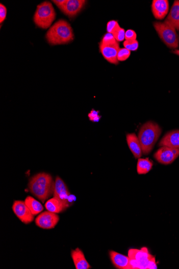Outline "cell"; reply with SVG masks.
<instances>
[{
	"label": "cell",
	"instance_id": "obj_1",
	"mask_svg": "<svg viewBox=\"0 0 179 269\" xmlns=\"http://www.w3.org/2000/svg\"><path fill=\"white\" fill-rule=\"evenodd\" d=\"M55 182L50 175L42 173L31 178L29 184L30 191L43 203L54 193Z\"/></svg>",
	"mask_w": 179,
	"mask_h": 269
},
{
	"label": "cell",
	"instance_id": "obj_2",
	"mask_svg": "<svg viewBox=\"0 0 179 269\" xmlns=\"http://www.w3.org/2000/svg\"><path fill=\"white\" fill-rule=\"evenodd\" d=\"M46 38L52 46L63 45L72 41L74 39V35L68 21L60 19L49 28Z\"/></svg>",
	"mask_w": 179,
	"mask_h": 269
},
{
	"label": "cell",
	"instance_id": "obj_3",
	"mask_svg": "<svg viewBox=\"0 0 179 269\" xmlns=\"http://www.w3.org/2000/svg\"><path fill=\"white\" fill-rule=\"evenodd\" d=\"M162 131L160 125L154 122H147L142 126L139 132L138 138L144 155L151 153L161 136Z\"/></svg>",
	"mask_w": 179,
	"mask_h": 269
},
{
	"label": "cell",
	"instance_id": "obj_4",
	"mask_svg": "<svg viewBox=\"0 0 179 269\" xmlns=\"http://www.w3.org/2000/svg\"><path fill=\"white\" fill-rule=\"evenodd\" d=\"M132 269H156L157 265L155 256L146 247L141 250L131 249L129 251Z\"/></svg>",
	"mask_w": 179,
	"mask_h": 269
},
{
	"label": "cell",
	"instance_id": "obj_5",
	"mask_svg": "<svg viewBox=\"0 0 179 269\" xmlns=\"http://www.w3.org/2000/svg\"><path fill=\"white\" fill-rule=\"evenodd\" d=\"M56 18V12L51 3L45 2L39 5L34 17L36 25L43 29L49 28Z\"/></svg>",
	"mask_w": 179,
	"mask_h": 269
},
{
	"label": "cell",
	"instance_id": "obj_6",
	"mask_svg": "<svg viewBox=\"0 0 179 269\" xmlns=\"http://www.w3.org/2000/svg\"><path fill=\"white\" fill-rule=\"evenodd\" d=\"M157 34L165 44L171 49L178 47L179 38L176 29L171 25L164 23H155L154 25Z\"/></svg>",
	"mask_w": 179,
	"mask_h": 269
},
{
	"label": "cell",
	"instance_id": "obj_7",
	"mask_svg": "<svg viewBox=\"0 0 179 269\" xmlns=\"http://www.w3.org/2000/svg\"><path fill=\"white\" fill-rule=\"evenodd\" d=\"M179 156V149L162 146L154 154L155 159L161 164H172Z\"/></svg>",
	"mask_w": 179,
	"mask_h": 269
},
{
	"label": "cell",
	"instance_id": "obj_8",
	"mask_svg": "<svg viewBox=\"0 0 179 269\" xmlns=\"http://www.w3.org/2000/svg\"><path fill=\"white\" fill-rule=\"evenodd\" d=\"M60 220L57 213L45 211L40 213L36 219V224L38 227L44 230L55 228Z\"/></svg>",
	"mask_w": 179,
	"mask_h": 269
},
{
	"label": "cell",
	"instance_id": "obj_9",
	"mask_svg": "<svg viewBox=\"0 0 179 269\" xmlns=\"http://www.w3.org/2000/svg\"><path fill=\"white\" fill-rule=\"evenodd\" d=\"M12 209L17 217L25 224L32 222L35 219L34 215L26 205L25 201L15 200L14 202Z\"/></svg>",
	"mask_w": 179,
	"mask_h": 269
},
{
	"label": "cell",
	"instance_id": "obj_10",
	"mask_svg": "<svg viewBox=\"0 0 179 269\" xmlns=\"http://www.w3.org/2000/svg\"><path fill=\"white\" fill-rule=\"evenodd\" d=\"M99 49L101 55L108 62L115 64L119 63L118 53L120 46L118 41L107 44L100 43Z\"/></svg>",
	"mask_w": 179,
	"mask_h": 269
},
{
	"label": "cell",
	"instance_id": "obj_11",
	"mask_svg": "<svg viewBox=\"0 0 179 269\" xmlns=\"http://www.w3.org/2000/svg\"><path fill=\"white\" fill-rule=\"evenodd\" d=\"M54 195L66 208L69 207L68 199L70 193L65 182L59 176L56 179Z\"/></svg>",
	"mask_w": 179,
	"mask_h": 269
},
{
	"label": "cell",
	"instance_id": "obj_12",
	"mask_svg": "<svg viewBox=\"0 0 179 269\" xmlns=\"http://www.w3.org/2000/svg\"><path fill=\"white\" fill-rule=\"evenodd\" d=\"M86 3L85 0H67L61 10L69 17L72 18L81 12Z\"/></svg>",
	"mask_w": 179,
	"mask_h": 269
},
{
	"label": "cell",
	"instance_id": "obj_13",
	"mask_svg": "<svg viewBox=\"0 0 179 269\" xmlns=\"http://www.w3.org/2000/svg\"><path fill=\"white\" fill-rule=\"evenodd\" d=\"M169 10V3L167 0H154L152 4V12L157 19H163Z\"/></svg>",
	"mask_w": 179,
	"mask_h": 269
},
{
	"label": "cell",
	"instance_id": "obj_14",
	"mask_svg": "<svg viewBox=\"0 0 179 269\" xmlns=\"http://www.w3.org/2000/svg\"><path fill=\"white\" fill-rule=\"evenodd\" d=\"M111 261L116 268L119 269H132L129 256H125L111 251L109 253Z\"/></svg>",
	"mask_w": 179,
	"mask_h": 269
},
{
	"label": "cell",
	"instance_id": "obj_15",
	"mask_svg": "<svg viewBox=\"0 0 179 269\" xmlns=\"http://www.w3.org/2000/svg\"><path fill=\"white\" fill-rule=\"evenodd\" d=\"M127 144L135 159H139L142 155V149L138 136L135 133H129L126 136Z\"/></svg>",
	"mask_w": 179,
	"mask_h": 269
},
{
	"label": "cell",
	"instance_id": "obj_16",
	"mask_svg": "<svg viewBox=\"0 0 179 269\" xmlns=\"http://www.w3.org/2000/svg\"><path fill=\"white\" fill-rule=\"evenodd\" d=\"M159 146L179 149V130H173L165 134Z\"/></svg>",
	"mask_w": 179,
	"mask_h": 269
},
{
	"label": "cell",
	"instance_id": "obj_17",
	"mask_svg": "<svg viewBox=\"0 0 179 269\" xmlns=\"http://www.w3.org/2000/svg\"><path fill=\"white\" fill-rule=\"evenodd\" d=\"M71 256L76 269H89L91 266L86 259L85 255L80 249L72 250Z\"/></svg>",
	"mask_w": 179,
	"mask_h": 269
},
{
	"label": "cell",
	"instance_id": "obj_18",
	"mask_svg": "<svg viewBox=\"0 0 179 269\" xmlns=\"http://www.w3.org/2000/svg\"><path fill=\"white\" fill-rule=\"evenodd\" d=\"M165 21L173 26L176 30H179V0L174 2Z\"/></svg>",
	"mask_w": 179,
	"mask_h": 269
},
{
	"label": "cell",
	"instance_id": "obj_19",
	"mask_svg": "<svg viewBox=\"0 0 179 269\" xmlns=\"http://www.w3.org/2000/svg\"><path fill=\"white\" fill-rule=\"evenodd\" d=\"M45 207L47 211L57 214L67 209L61 202L55 197L48 200L45 203Z\"/></svg>",
	"mask_w": 179,
	"mask_h": 269
},
{
	"label": "cell",
	"instance_id": "obj_20",
	"mask_svg": "<svg viewBox=\"0 0 179 269\" xmlns=\"http://www.w3.org/2000/svg\"><path fill=\"white\" fill-rule=\"evenodd\" d=\"M24 201L34 216H36L44 210V208L42 204L33 197L28 196Z\"/></svg>",
	"mask_w": 179,
	"mask_h": 269
},
{
	"label": "cell",
	"instance_id": "obj_21",
	"mask_svg": "<svg viewBox=\"0 0 179 269\" xmlns=\"http://www.w3.org/2000/svg\"><path fill=\"white\" fill-rule=\"evenodd\" d=\"M152 166V161L149 158H139L137 165V171L140 175L146 174L151 170Z\"/></svg>",
	"mask_w": 179,
	"mask_h": 269
},
{
	"label": "cell",
	"instance_id": "obj_22",
	"mask_svg": "<svg viewBox=\"0 0 179 269\" xmlns=\"http://www.w3.org/2000/svg\"><path fill=\"white\" fill-rule=\"evenodd\" d=\"M124 48L130 51H135L139 48V42L138 40H125L123 42Z\"/></svg>",
	"mask_w": 179,
	"mask_h": 269
},
{
	"label": "cell",
	"instance_id": "obj_23",
	"mask_svg": "<svg viewBox=\"0 0 179 269\" xmlns=\"http://www.w3.org/2000/svg\"><path fill=\"white\" fill-rule=\"evenodd\" d=\"M125 31L124 29L121 28L120 26L116 29L112 34L116 40L122 41L125 39Z\"/></svg>",
	"mask_w": 179,
	"mask_h": 269
},
{
	"label": "cell",
	"instance_id": "obj_24",
	"mask_svg": "<svg viewBox=\"0 0 179 269\" xmlns=\"http://www.w3.org/2000/svg\"><path fill=\"white\" fill-rule=\"evenodd\" d=\"M131 51L125 48L120 49L118 53V60L119 61H123L129 58Z\"/></svg>",
	"mask_w": 179,
	"mask_h": 269
},
{
	"label": "cell",
	"instance_id": "obj_25",
	"mask_svg": "<svg viewBox=\"0 0 179 269\" xmlns=\"http://www.w3.org/2000/svg\"><path fill=\"white\" fill-rule=\"evenodd\" d=\"M119 26H120L117 21L110 20L107 25L108 33L112 34L114 31Z\"/></svg>",
	"mask_w": 179,
	"mask_h": 269
},
{
	"label": "cell",
	"instance_id": "obj_26",
	"mask_svg": "<svg viewBox=\"0 0 179 269\" xmlns=\"http://www.w3.org/2000/svg\"><path fill=\"white\" fill-rule=\"evenodd\" d=\"M116 41H117L115 40L112 34L107 33L104 36L100 43L104 44H111V43H113Z\"/></svg>",
	"mask_w": 179,
	"mask_h": 269
},
{
	"label": "cell",
	"instance_id": "obj_27",
	"mask_svg": "<svg viewBox=\"0 0 179 269\" xmlns=\"http://www.w3.org/2000/svg\"><path fill=\"white\" fill-rule=\"evenodd\" d=\"M137 38L136 32L131 29L125 31V40H135Z\"/></svg>",
	"mask_w": 179,
	"mask_h": 269
},
{
	"label": "cell",
	"instance_id": "obj_28",
	"mask_svg": "<svg viewBox=\"0 0 179 269\" xmlns=\"http://www.w3.org/2000/svg\"><path fill=\"white\" fill-rule=\"evenodd\" d=\"M7 10L6 7L2 4L0 5V24H3L7 16Z\"/></svg>",
	"mask_w": 179,
	"mask_h": 269
},
{
	"label": "cell",
	"instance_id": "obj_29",
	"mask_svg": "<svg viewBox=\"0 0 179 269\" xmlns=\"http://www.w3.org/2000/svg\"><path fill=\"white\" fill-rule=\"evenodd\" d=\"M54 2L57 6L61 10L67 2V0H54Z\"/></svg>",
	"mask_w": 179,
	"mask_h": 269
},
{
	"label": "cell",
	"instance_id": "obj_30",
	"mask_svg": "<svg viewBox=\"0 0 179 269\" xmlns=\"http://www.w3.org/2000/svg\"><path fill=\"white\" fill-rule=\"evenodd\" d=\"M99 111H96L94 109H92L91 112L88 114L90 121H92L94 118L99 116Z\"/></svg>",
	"mask_w": 179,
	"mask_h": 269
},
{
	"label": "cell",
	"instance_id": "obj_31",
	"mask_svg": "<svg viewBox=\"0 0 179 269\" xmlns=\"http://www.w3.org/2000/svg\"><path fill=\"white\" fill-rule=\"evenodd\" d=\"M101 116L99 115L96 117L95 118H94L91 121L93 122H98L101 119Z\"/></svg>",
	"mask_w": 179,
	"mask_h": 269
},
{
	"label": "cell",
	"instance_id": "obj_32",
	"mask_svg": "<svg viewBox=\"0 0 179 269\" xmlns=\"http://www.w3.org/2000/svg\"><path fill=\"white\" fill-rule=\"evenodd\" d=\"M173 53L175 54V55L179 56V50H175Z\"/></svg>",
	"mask_w": 179,
	"mask_h": 269
}]
</instances>
